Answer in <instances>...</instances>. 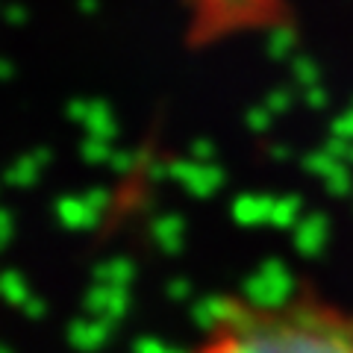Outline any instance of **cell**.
I'll use <instances>...</instances> for the list:
<instances>
[{
    "label": "cell",
    "mask_w": 353,
    "mask_h": 353,
    "mask_svg": "<svg viewBox=\"0 0 353 353\" xmlns=\"http://www.w3.org/2000/svg\"><path fill=\"white\" fill-rule=\"evenodd\" d=\"M194 353H353V312L312 294L283 306L227 303Z\"/></svg>",
    "instance_id": "obj_1"
}]
</instances>
